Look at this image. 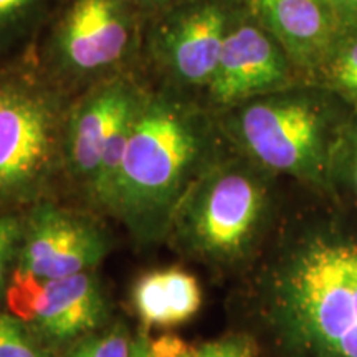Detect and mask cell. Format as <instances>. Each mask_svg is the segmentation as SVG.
<instances>
[{
    "instance_id": "cell-1",
    "label": "cell",
    "mask_w": 357,
    "mask_h": 357,
    "mask_svg": "<svg viewBox=\"0 0 357 357\" xmlns=\"http://www.w3.org/2000/svg\"><path fill=\"white\" fill-rule=\"evenodd\" d=\"M222 136L218 118L199 100L151 84L129 134L111 212L142 238L167 231Z\"/></svg>"
},
{
    "instance_id": "cell-2",
    "label": "cell",
    "mask_w": 357,
    "mask_h": 357,
    "mask_svg": "<svg viewBox=\"0 0 357 357\" xmlns=\"http://www.w3.org/2000/svg\"><path fill=\"white\" fill-rule=\"evenodd\" d=\"M284 337L314 357H357V242L314 236L293 248L271 280Z\"/></svg>"
},
{
    "instance_id": "cell-3",
    "label": "cell",
    "mask_w": 357,
    "mask_h": 357,
    "mask_svg": "<svg viewBox=\"0 0 357 357\" xmlns=\"http://www.w3.org/2000/svg\"><path fill=\"white\" fill-rule=\"evenodd\" d=\"M144 22L131 0H61L24 56L75 98L114 75L141 71Z\"/></svg>"
},
{
    "instance_id": "cell-4",
    "label": "cell",
    "mask_w": 357,
    "mask_h": 357,
    "mask_svg": "<svg viewBox=\"0 0 357 357\" xmlns=\"http://www.w3.org/2000/svg\"><path fill=\"white\" fill-rule=\"evenodd\" d=\"M331 89L311 82L255 98L218 114L223 136L276 172L314 177L347 124Z\"/></svg>"
},
{
    "instance_id": "cell-5",
    "label": "cell",
    "mask_w": 357,
    "mask_h": 357,
    "mask_svg": "<svg viewBox=\"0 0 357 357\" xmlns=\"http://www.w3.org/2000/svg\"><path fill=\"white\" fill-rule=\"evenodd\" d=\"M70 101L24 55L0 65V207L37 199L65 166Z\"/></svg>"
},
{
    "instance_id": "cell-6",
    "label": "cell",
    "mask_w": 357,
    "mask_h": 357,
    "mask_svg": "<svg viewBox=\"0 0 357 357\" xmlns=\"http://www.w3.org/2000/svg\"><path fill=\"white\" fill-rule=\"evenodd\" d=\"M242 0H178L146 15L141 71L153 86L199 100Z\"/></svg>"
},
{
    "instance_id": "cell-7",
    "label": "cell",
    "mask_w": 357,
    "mask_h": 357,
    "mask_svg": "<svg viewBox=\"0 0 357 357\" xmlns=\"http://www.w3.org/2000/svg\"><path fill=\"white\" fill-rule=\"evenodd\" d=\"M265 192L242 169L208 166L177 205L167 231L178 250L207 260H234L260 227Z\"/></svg>"
},
{
    "instance_id": "cell-8",
    "label": "cell",
    "mask_w": 357,
    "mask_h": 357,
    "mask_svg": "<svg viewBox=\"0 0 357 357\" xmlns=\"http://www.w3.org/2000/svg\"><path fill=\"white\" fill-rule=\"evenodd\" d=\"M305 82L281 43L240 7L213 77L199 101L215 116L255 98Z\"/></svg>"
},
{
    "instance_id": "cell-9",
    "label": "cell",
    "mask_w": 357,
    "mask_h": 357,
    "mask_svg": "<svg viewBox=\"0 0 357 357\" xmlns=\"http://www.w3.org/2000/svg\"><path fill=\"white\" fill-rule=\"evenodd\" d=\"M149 88L141 71H128L71 98L65 119V166L86 187L95 178L106 147L132 126Z\"/></svg>"
},
{
    "instance_id": "cell-10",
    "label": "cell",
    "mask_w": 357,
    "mask_h": 357,
    "mask_svg": "<svg viewBox=\"0 0 357 357\" xmlns=\"http://www.w3.org/2000/svg\"><path fill=\"white\" fill-rule=\"evenodd\" d=\"M108 252V240L89 218L50 202L32 208L24 220L17 265L43 280L84 273Z\"/></svg>"
},
{
    "instance_id": "cell-11",
    "label": "cell",
    "mask_w": 357,
    "mask_h": 357,
    "mask_svg": "<svg viewBox=\"0 0 357 357\" xmlns=\"http://www.w3.org/2000/svg\"><path fill=\"white\" fill-rule=\"evenodd\" d=\"M13 314L45 341L63 344L101 328L108 318V301L98 280L84 271L37 280L17 303Z\"/></svg>"
},
{
    "instance_id": "cell-12",
    "label": "cell",
    "mask_w": 357,
    "mask_h": 357,
    "mask_svg": "<svg viewBox=\"0 0 357 357\" xmlns=\"http://www.w3.org/2000/svg\"><path fill=\"white\" fill-rule=\"evenodd\" d=\"M281 43L305 82L321 63L339 26L323 0H242Z\"/></svg>"
},
{
    "instance_id": "cell-13",
    "label": "cell",
    "mask_w": 357,
    "mask_h": 357,
    "mask_svg": "<svg viewBox=\"0 0 357 357\" xmlns=\"http://www.w3.org/2000/svg\"><path fill=\"white\" fill-rule=\"evenodd\" d=\"M132 306L151 328H171L194 318L202 306L197 278L181 268L147 271L134 283Z\"/></svg>"
},
{
    "instance_id": "cell-14",
    "label": "cell",
    "mask_w": 357,
    "mask_h": 357,
    "mask_svg": "<svg viewBox=\"0 0 357 357\" xmlns=\"http://www.w3.org/2000/svg\"><path fill=\"white\" fill-rule=\"evenodd\" d=\"M61 0H0V65L24 55Z\"/></svg>"
},
{
    "instance_id": "cell-15",
    "label": "cell",
    "mask_w": 357,
    "mask_h": 357,
    "mask_svg": "<svg viewBox=\"0 0 357 357\" xmlns=\"http://www.w3.org/2000/svg\"><path fill=\"white\" fill-rule=\"evenodd\" d=\"M307 82L331 89L357 108V26L339 29L331 47Z\"/></svg>"
},
{
    "instance_id": "cell-16",
    "label": "cell",
    "mask_w": 357,
    "mask_h": 357,
    "mask_svg": "<svg viewBox=\"0 0 357 357\" xmlns=\"http://www.w3.org/2000/svg\"><path fill=\"white\" fill-rule=\"evenodd\" d=\"M0 357H47L32 329L12 312L0 311Z\"/></svg>"
},
{
    "instance_id": "cell-17",
    "label": "cell",
    "mask_w": 357,
    "mask_h": 357,
    "mask_svg": "<svg viewBox=\"0 0 357 357\" xmlns=\"http://www.w3.org/2000/svg\"><path fill=\"white\" fill-rule=\"evenodd\" d=\"M24 235V222L8 213H0V298L12 275V266L19 260V252Z\"/></svg>"
},
{
    "instance_id": "cell-18",
    "label": "cell",
    "mask_w": 357,
    "mask_h": 357,
    "mask_svg": "<svg viewBox=\"0 0 357 357\" xmlns=\"http://www.w3.org/2000/svg\"><path fill=\"white\" fill-rule=\"evenodd\" d=\"M260 347L248 334H231L194 347L190 357H258Z\"/></svg>"
},
{
    "instance_id": "cell-19",
    "label": "cell",
    "mask_w": 357,
    "mask_h": 357,
    "mask_svg": "<svg viewBox=\"0 0 357 357\" xmlns=\"http://www.w3.org/2000/svg\"><path fill=\"white\" fill-rule=\"evenodd\" d=\"M91 357H131L132 339L123 324H116L101 336H89Z\"/></svg>"
},
{
    "instance_id": "cell-20",
    "label": "cell",
    "mask_w": 357,
    "mask_h": 357,
    "mask_svg": "<svg viewBox=\"0 0 357 357\" xmlns=\"http://www.w3.org/2000/svg\"><path fill=\"white\" fill-rule=\"evenodd\" d=\"M149 351L153 357H190L194 346L176 334H162L153 341L149 339Z\"/></svg>"
},
{
    "instance_id": "cell-21",
    "label": "cell",
    "mask_w": 357,
    "mask_h": 357,
    "mask_svg": "<svg viewBox=\"0 0 357 357\" xmlns=\"http://www.w3.org/2000/svg\"><path fill=\"white\" fill-rule=\"evenodd\" d=\"M339 29L357 26V0H323Z\"/></svg>"
},
{
    "instance_id": "cell-22",
    "label": "cell",
    "mask_w": 357,
    "mask_h": 357,
    "mask_svg": "<svg viewBox=\"0 0 357 357\" xmlns=\"http://www.w3.org/2000/svg\"><path fill=\"white\" fill-rule=\"evenodd\" d=\"M346 139L351 147V172L357 190V123L349 124L346 131Z\"/></svg>"
},
{
    "instance_id": "cell-23",
    "label": "cell",
    "mask_w": 357,
    "mask_h": 357,
    "mask_svg": "<svg viewBox=\"0 0 357 357\" xmlns=\"http://www.w3.org/2000/svg\"><path fill=\"white\" fill-rule=\"evenodd\" d=\"M131 2L137 8H141L146 15H149V13H154L158 10H162V8H166L169 6H172V3L178 2V0H131Z\"/></svg>"
},
{
    "instance_id": "cell-24",
    "label": "cell",
    "mask_w": 357,
    "mask_h": 357,
    "mask_svg": "<svg viewBox=\"0 0 357 357\" xmlns=\"http://www.w3.org/2000/svg\"><path fill=\"white\" fill-rule=\"evenodd\" d=\"M131 357H153L149 351V337L146 334H139L132 339V354Z\"/></svg>"
},
{
    "instance_id": "cell-25",
    "label": "cell",
    "mask_w": 357,
    "mask_h": 357,
    "mask_svg": "<svg viewBox=\"0 0 357 357\" xmlns=\"http://www.w3.org/2000/svg\"><path fill=\"white\" fill-rule=\"evenodd\" d=\"M66 357H91V342H89V336L83 337Z\"/></svg>"
}]
</instances>
